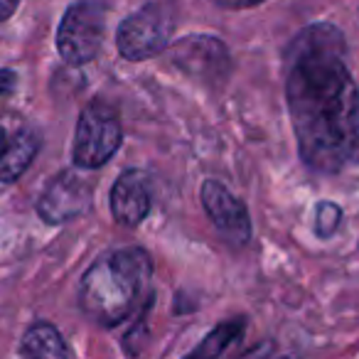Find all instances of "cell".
<instances>
[{
	"instance_id": "cell-10",
	"label": "cell",
	"mask_w": 359,
	"mask_h": 359,
	"mask_svg": "<svg viewBox=\"0 0 359 359\" xmlns=\"http://www.w3.org/2000/svg\"><path fill=\"white\" fill-rule=\"evenodd\" d=\"M40 150V138L32 130H20L6 143L0 153V182H15Z\"/></svg>"
},
{
	"instance_id": "cell-4",
	"label": "cell",
	"mask_w": 359,
	"mask_h": 359,
	"mask_svg": "<svg viewBox=\"0 0 359 359\" xmlns=\"http://www.w3.org/2000/svg\"><path fill=\"white\" fill-rule=\"evenodd\" d=\"M172 30V11L163 3H150L121 22L116 32V45L121 57H126L128 62L153 60L170 45Z\"/></svg>"
},
{
	"instance_id": "cell-11",
	"label": "cell",
	"mask_w": 359,
	"mask_h": 359,
	"mask_svg": "<svg viewBox=\"0 0 359 359\" xmlns=\"http://www.w3.org/2000/svg\"><path fill=\"white\" fill-rule=\"evenodd\" d=\"M20 352L25 357H37V359H65L69 357V347L65 344L62 334L57 332L55 325L50 323H37L22 337V347Z\"/></svg>"
},
{
	"instance_id": "cell-6",
	"label": "cell",
	"mask_w": 359,
	"mask_h": 359,
	"mask_svg": "<svg viewBox=\"0 0 359 359\" xmlns=\"http://www.w3.org/2000/svg\"><path fill=\"white\" fill-rule=\"evenodd\" d=\"M170 60L185 74H190L192 79L205 81V84L222 81L231 65L226 45L210 35L182 37V40L170 47Z\"/></svg>"
},
{
	"instance_id": "cell-8",
	"label": "cell",
	"mask_w": 359,
	"mask_h": 359,
	"mask_svg": "<svg viewBox=\"0 0 359 359\" xmlns=\"http://www.w3.org/2000/svg\"><path fill=\"white\" fill-rule=\"evenodd\" d=\"M202 205L205 212L210 215V219L215 222V226L219 229V234L224 239H229L231 244L241 246L251 239V219L249 210L244 207V202H239L222 182L217 180H207L202 185Z\"/></svg>"
},
{
	"instance_id": "cell-12",
	"label": "cell",
	"mask_w": 359,
	"mask_h": 359,
	"mask_svg": "<svg viewBox=\"0 0 359 359\" xmlns=\"http://www.w3.org/2000/svg\"><path fill=\"white\" fill-rule=\"evenodd\" d=\"M244 332H246V323L241 318L231 320V323L217 325L205 337V342L197 349H192V357H219V354H224V349L229 347L231 342H236Z\"/></svg>"
},
{
	"instance_id": "cell-13",
	"label": "cell",
	"mask_w": 359,
	"mask_h": 359,
	"mask_svg": "<svg viewBox=\"0 0 359 359\" xmlns=\"http://www.w3.org/2000/svg\"><path fill=\"white\" fill-rule=\"evenodd\" d=\"M315 231L318 236H332L337 231L339 222H342V210H339L334 202H320L318 217H315Z\"/></svg>"
},
{
	"instance_id": "cell-14",
	"label": "cell",
	"mask_w": 359,
	"mask_h": 359,
	"mask_svg": "<svg viewBox=\"0 0 359 359\" xmlns=\"http://www.w3.org/2000/svg\"><path fill=\"white\" fill-rule=\"evenodd\" d=\"M215 6L219 8H229V11H239V8H254V6H261L264 0H212Z\"/></svg>"
},
{
	"instance_id": "cell-7",
	"label": "cell",
	"mask_w": 359,
	"mask_h": 359,
	"mask_svg": "<svg viewBox=\"0 0 359 359\" xmlns=\"http://www.w3.org/2000/svg\"><path fill=\"white\" fill-rule=\"evenodd\" d=\"M91 205V190L79 175L60 172L50 185L45 187L40 202H37V212L47 224H65L76 217H81Z\"/></svg>"
},
{
	"instance_id": "cell-16",
	"label": "cell",
	"mask_w": 359,
	"mask_h": 359,
	"mask_svg": "<svg viewBox=\"0 0 359 359\" xmlns=\"http://www.w3.org/2000/svg\"><path fill=\"white\" fill-rule=\"evenodd\" d=\"M6 143H8V135H6V130L0 128V153H3V148H6Z\"/></svg>"
},
{
	"instance_id": "cell-5",
	"label": "cell",
	"mask_w": 359,
	"mask_h": 359,
	"mask_svg": "<svg viewBox=\"0 0 359 359\" xmlns=\"http://www.w3.org/2000/svg\"><path fill=\"white\" fill-rule=\"evenodd\" d=\"M106 32V11L99 3H74L57 30V50L67 65H89L99 55Z\"/></svg>"
},
{
	"instance_id": "cell-9",
	"label": "cell",
	"mask_w": 359,
	"mask_h": 359,
	"mask_svg": "<svg viewBox=\"0 0 359 359\" xmlns=\"http://www.w3.org/2000/svg\"><path fill=\"white\" fill-rule=\"evenodd\" d=\"M150 202H153V182L145 170H126L118 175L111 190V215L118 224L138 226L148 217Z\"/></svg>"
},
{
	"instance_id": "cell-15",
	"label": "cell",
	"mask_w": 359,
	"mask_h": 359,
	"mask_svg": "<svg viewBox=\"0 0 359 359\" xmlns=\"http://www.w3.org/2000/svg\"><path fill=\"white\" fill-rule=\"evenodd\" d=\"M18 3H20V0H0V22L8 20V18L18 11Z\"/></svg>"
},
{
	"instance_id": "cell-1",
	"label": "cell",
	"mask_w": 359,
	"mask_h": 359,
	"mask_svg": "<svg viewBox=\"0 0 359 359\" xmlns=\"http://www.w3.org/2000/svg\"><path fill=\"white\" fill-rule=\"evenodd\" d=\"M344 37L334 25L305 27L285 52V99L303 163L315 172H337L359 143V89L344 60Z\"/></svg>"
},
{
	"instance_id": "cell-3",
	"label": "cell",
	"mask_w": 359,
	"mask_h": 359,
	"mask_svg": "<svg viewBox=\"0 0 359 359\" xmlns=\"http://www.w3.org/2000/svg\"><path fill=\"white\" fill-rule=\"evenodd\" d=\"M123 143V126L109 104H89L79 116L72 158L79 168L94 170L106 165Z\"/></svg>"
},
{
	"instance_id": "cell-2",
	"label": "cell",
	"mask_w": 359,
	"mask_h": 359,
	"mask_svg": "<svg viewBox=\"0 0 359 359\" xmlns=\"http://www.w3.org/2000/svg\"><path fill=\"white\" fill-rule=\"evenodd\" d=\"M153 261L140 246H126L101 256L84 273L79 305L101 327H116L150 298Z\"/></svg>"
}]
</instances>
